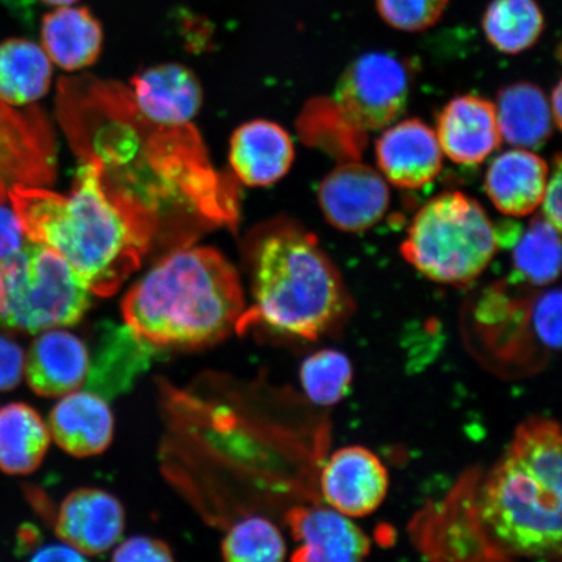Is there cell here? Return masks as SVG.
I'll return each mask as SVG.
<instances>
[{"label":"cell","instance_id":"obj_15","mask_svg":"<svg viewBox=\"0 0 562 562\" xmlns=\"http://www.w3.org/2000/svg\"><path fill=\"white\" fill-rule=\"evenodd\" d=\"M294 146L288 132L277 123L252 121L231 138L229 161L245 186L269 187L291 170Z\"/></svg>","mask_w":562,"mask_h":562},{"label":"cell","instance_id":"obj_19","mask_svg":"<svg viewBox=\"0 0 562 562\" xmlns=\"http://www.w3.org/2000/svg\"><path fill=\"white\" fill-rule=\"evenodd\" d=\"M42 48L48 58L66 70L94 65L102 53L103 30L87 7H56L46 13L41 26Z\"/></svg>","mask_w":562,"mask_h":562},{"label":"cell","instance_id":"obj_17","mask_svg":"<svg viewBox=\"0 0 562 562\" xmlns=\"http://www.w3.org/2000/svg\"><path fill=\"white\" fill-rule=\"evenodd\" d=\"M133 88L139 111L158 125H188L202 104V89L192 70L172 63L146 69L135 77Z\"/></svg>","mask_w":562,"mask_h":562},{"label":"cell","instance_id":"obj_30","mask_svg":"<svg viewBox=\"0 0 562 562\" xmlns=\"http://www.w3.org/2000/svg\"><path fill=\"white\" fill-rule=\"evenodd\" d=\"M25 353L19 344L0 333V392L15 390L24 376Z\"/></svg>","mask_w":562,"mask_h":562},{"label":"cell","instance_id":"obj_13","mask_svg":"<svg viewBox=\"0 0 562 562\" xmlns=\"http://www.w3.org/2000/svg\"><path fill=\"white\" fill-rule=\"evenodd\" d=\"M442 154L457 165L474 166L486 160L502 144L495 103L480 95L453 98L437 119Z\"/></svg>","mask_w":562,"mask_h":562},{"label":"cell","instance_id":"obj_31","mask_svg":"<svg viewBox=\"0 0 562 562\" xmlns=\"http://www.w3.org/2000/svg\"><path fill=\"white\" fill-rule=\"evenodd\" d=\"M25 240L26 236L15 211L0 202V261L16 252Z\"/></svg>","mask_w":562,"mask_h":562},{"label":"cell","instance_id":"obj_6","mask_svg":"<svg viewBox=\"0 0 562 562\" xmlns=\"http://www.w3.org/2000/svg\"><path fill=\"white\" fill-rule=\"evenodd\" d=\"M90 294L59 252L25 241L0 261V331L34 335L72 326L88 312Z\"/></svg>","mask_w":562,"mask_h":562},{"label":"cell","instance_id":"obj_23","mask_svg":"<svg viewBox=\"0 0 562 562\" xmlns=\"http://www.w3.org/2000/svg\"><path fill=\"white\" fill-rule=\"evenodd\" d=\"M53 66L42 46L24 38L0 44V101L30 104L47 94Z\"/></svg>","mask_w":562,"mask_h":562},{"label":"cell","instance_id":"obj_11","mask_svg":"<svg viewBox=\"0 0 562 562\" xmlns=\"http://www.w3.org/2000/svg\"><path fill=\"white\" fill-rule=\"evenodd\" d=\"M286 524L299 543L292 560L299 562L361 561L371 542L360 526L331 507H299L286 515Z\"/></svg>","mask_w":562,"mask_h":562},{"label":"cell","instance_id":"obj_29","mask_svg":"<svg viewBox=\"0 0 562 562\" xmlns=\"http://www.w3.org/2000/svg\"><path fill=\"white\" fill-rule=\"evenodd\" d=\"M112 560L119 562H166L172 561L173 558L170 547L161 540L133 537L116 548Z\"/></svg>","mask_w":562,"mask_h":562},{"label":"cell","instance_id":"obj_18","mask_svg":"<svg viewBox=\"0 0 562 562\" xmlns=\"http://www.w3.org/2000/svg\"><path fill=\"white\" fill-rule=\"evenodd\" d=\"M548 176L550 167L543 158L531 150L516 147L492 160L484 188L501 213L522 217L540 206Z\"/></svg>","mask_w":562,"mask_h":562},{"label":"cell","instance_id":"obj_14","mask_svg":"<svg viewBox=\"0 0 562 562\" xmlns=\"http://www.w3.org/2000/svg\"><path fill=\"white\" fill-rule=\"evenodd\" d=\"M90 356L79 337L63 328L42 333L25 356L27 385L42 397L65 396L86 384Z\"/></svg>","mask_w":562,"mask_h":562},{"label":"cell","instance_id":"obj_35","mask_svg":"<svg viewBox=\"0 0 562 562\" xmlns=\"http://www.w3.org/2000/svg\"><path fill=\"white\" fill-rule=\"evenodd\" d=\"M40 2L46 5L55 7L56 9V7H65L79 3L80 0H40Z\"/></svg>","mask_w":562,"mask_h":562},{"label":"cell","instance_id":"obj_3","mask_svg":"<svg viewBox=\"0 0 562 562\" xmlns=\"http://www.w3.org/2000/svg\"><path fill=\"white\" fill-rule=\"evenodd\" d=\"M245 313L240 279L221 252H172L140 278L123 301V316L149 346L201 348L238 329Z\"/></svg>","mask_w":562,"mask_h":562},{"label":"cell","instance_id":"obj_32","mask_svg":"<svg viewBox=\"0 0 562 562\" xmlns=\"http://www.w3.org/2000/svg\"><path fill=\"white\" fill-rule=\"evenodd\" d=\"M562 176H561V157L554 158L552 175L548 176L547 186L543 193L542 206L543 217L550 222L554 228L561 231V191H562Z\"/></svg>","mask_w":562,"mask_h":562},{"label":"cell","instance_id":"obj_25","mask_svg":"<svg viewBox=\"0 0 562 562\" xmlns=\"http://www.w3.org/2000/svg\"><path fill=\"white\" fill-rule=\"evenodd\" d=\"M519 279L533 286L557 281L561 269L560 231L543 216L533 217L519 237L512 255Z\"/></svg>","mask_w":562,"mask_h":562},{"label":"cell","instance_id":"obj_12","mask_svg":"<svg viewBox=\"0 0 562 562\" xmlns=\"http://www.w3.org/2000/svg\"><path fill=\"white\" fill-rule=\"evenodd\" d=\"M124 525V508L115 496L102 490L82 488L61 503L55 531L63 542L86 557H97L117 543Z\"/></svg>","mask_w":562,"mask_h":562},{"label":"cell","instance_id":"obj_7","mask_svg":"<svg viewBox=\"0 0 562 562\" xmlns=\"http://www.w3.org/2000/svg\"><path fill=\"white\" fill-rule=\"evenodd\" d=\"M411 75L404 61L389 53H368L344 70L334 90L339 121L357 132L389 128L404 114Z\"/></svg>","mask_w":562,"mask_h":562},{"label":"cell","instance_id":"obj_34","mask_svg":"<svg viewBox=\"0 0 562 562\" xmlns=\"http://www.w3.org/2000/svg\"><path fill=\"white\" fill-rule=\"evenodd\" d=\"M561 102H562V91H561V82H558V86L554 87L551 95V112L553 116L554 124H557L558 128L561 126Z\"/></svg>","mask_w":562,"mask_h":562},{"label":"cell","instance_id":"obj_21","mask_svg":"<svg viewBox=\"0 0 562 562\" xmlns=\"http://www.w3.org/2000/svg\"><path fill=\"white\" fill-rule=\"evenodd\" d=\"M154 350L128 326L103 333L94 360L89 363L88 391L104 398L128 390L138 372L149 364Z\"/></svg>","mask_w":562,"mask_h":562},{"label":"cell","instance_id":"obj_26","mask_svg":"<svg viewBox=\"0 0 562 562\" xmlns=\"http://www.w3.org/2000/svg\"><path fill=\"white\" fill-rule=\"evenodd\" d=\"M300 376L302 389L314 404L333 406L348 395L353 368L341 351L323 349L306 358Z\"/></svg>","mask_w":562,"mask_h":562},{"label":"cell","instance_id":"obj_10","mask_svg":"<svg viewBox=\"0 0 562 562\" xmlns=\"http://www.w3.org/2000/svg\"><path fill=\"white\" fill-rule=\"evenodd\" d=\"M376 161L383 178L400 189L417 191L438 178L442 154L437 133L419 119L390 125L376 140Z\"/></svg>","mask_w":562,"mask_h":562},{"label":"cell","instance_id":"obj_4","mask_svg":"<svg viewBox=\"0 0 562 562\" xmlns=\"http://www.w3.org/2000/svg\"><path fill=\"white\" fill-rule=\"evenodd\" d=\"M255 306L238 329L262 322L276 331L316 340L342 323L353 301L318 238L293 223L262 232L255 248Z\"/></svg>","mask_w":562,"mask_h":562},{"label":"cell","instance_id":"obj_16","mask_svg":"<svg viewBox=\"0 0 562 562\" xmlns=\"http://www.w3.org/2000/svg\"><path fill=\"white\" fill-rule=\"evenodd\" d=\"M114 426L109 404L90 391L67 393L48 418V430L56 445L76 457L105 451L114 438Z\"/></svg>","mask_w":562,"mask_h":562},{"label":"cell","instance_id":"obj_5","mask_svg":"<svg viewBox=\"0 0 562 562\" xmlns=\"http://www.w3.org/2000/svg\"><path fill=\"white\" fill-rule=\"evenodd\" d=\"M501 237L472 196L446 192L428 201L411 224L402 255L435 283L465 286L487 269Z\"/></svg>","mask_w":562,"mask_h":562},{"label":"cell","instance_id":"obj_2","mask_svg":"<svg viewBox=\"0 0 562 562\" xmlns=\"http://www.w3.org/2000/svg\"><path fill=\"white\" fill-rule=\"evenodd\" d=\"M103 176L104 161L94 154L69 194L19 182L10 201L26 240L59 252L91 293L108 297L138 269L157 220L138 200L105 187Z\"/></svg>","mask_w":562,"mask_h":562},{"label":"cell","instance_id":"obj_20","mask_svg":"<svg viewBox=\"0 0 562 562\" xmlns=\"http://www.w3.org/2000/svg\"><path fill=\"white\" fill-rule=\"evenodd\" d=\"M495 109L502 138L519 149H538L558 128L550 101L536 83L517 82L505 87L497 95Z\"/></svg>","mask_w":562,"mask_h":562},{"label":"cell","instance_id":"obj_33","mask_svg":"<svg viewBox=\"0 0 562 562\" xmlns=\"http://www.w3.org/2000/svg\"><path fill=\"white\" fill-rule=\"evenodd\" d=\"M33 561H83L86 560V554H82L80 551H77L76 548L69 546L67 543L61 544H48L45 547L38 548V550L34 551L33 557H31Z\"/></svg>","mask_w":562,"mask_h":562},{"label":"cell","instance_id":"obj_24","mask_svg":"<svg viewBox=\"0 0 562 562\" xmlns=\"http://www.w3.org/2000/svg\"><path fill=\"white\" fill-rule=\"evenodd\" d=\"M482 26L497 52L516 55L529 50L542 37L546 19L537 0H491Z\"/></svg>","mask_w":562,"mask_h":562},{"label":"cell","instance_id":"obj_1","mask_svg":"<svg viewBox=\"0 0 562 562\" xmlns=\"http://www.w3.org/2000/svg\"><path fill=\"white\" fill-rule=\"evenodd\" d=\"M561 431L533 418L518 427L507 452L483 476L449 495L473 559H561Z\"/></svg>","mask_w":562,"mask_h":562},{"label":"cell","instance_id":"obj_22","mask_svg":"<svg viewBox=\"0 0 562 562\" xmlns=\"http://www.w3.org/2000/svg\"><path fill=\"white\" fill-rule=\"evenodd\" d=\"M52 435L37 411L24 403L0 409V470L31 474L45 459Z\"/></svg>","mask_w":562,"mask_h":562},{"label":"cell","instance_id":"obj_28","mask_svg":"<svg viewBox=\"0 0 562 562\" xmlns=\"http://www.w3.org/2000/svg\"><path fill=\"white\" fill-rule=\"evenodd\" d=\"M375 4L379 15L393 30L418 33L438 23L449 0H375Z\"/></svg>","mask_w":562,"mask_h":562},{"label":"cell","instance_id":"obj_27","mask_svg":"<svg viewBox=\"0 0 562 562\" xmlns=\"http://www.w3.org/2000/svg\"><path fill=\"white\" fill-rule=\"evenodd\" d=\"M222 552L227 561L277 562L285 558L286 546L276 525L251 517L232 527Z\"/></svg>","mask_w":562,"mask_h":562},{"label":"cell","instance_id":"obj_9","mask_svg":"<svg viewBox=\"0 0 562 562\" xmlns=\"http://www.w3.org/2000/svg\"><path fill=\"white\" fill-rule=\"evenodd\" d=\"M319 483L328 507L350 518H360L381 507L389 492L390 475L374 452L350 446L329 457Z\"/></svg>","mask_w":562,"mask_h":562},{"label":"cell","instance_id":"obj_8","mask_svg":"<svg viewBox=\"0 0 562 562\" xmlns=\"http://www.w3.org/2000/svg\"><path fill=\"white\" fill-rule=\"evenodd\" d=\"M318 201L326 221L336 229L361 234L381 222L390 207L386 180L361 161H347L321 182Z\"/></svg>","mask_w":562,"mask_h":562}]
</instances>
